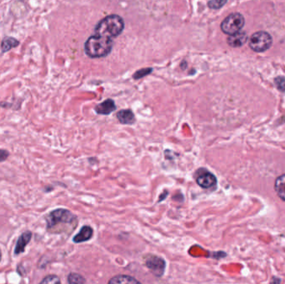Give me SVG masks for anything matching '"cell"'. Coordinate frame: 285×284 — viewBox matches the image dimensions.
I'll return each instance as SVG.
<instances>
[{
  "mask_svg": "<svg viewBox=\"0 0 285 284\" xmlns=\"http://www.w3.org/2000/svg\"><path fill=\"white\" fill-rule=\"evenodd\" d=\"M248 40V36L244 31H239V32L234 34V35H229L228 38V44L229 46L233 47V48H239V47L243 46V44H245L246 41Z\"/></svg>",
  "mask_w": 285,
  "mask_h": 284,
  "instance_id": "cell-9",
  "label": "cell"
},
{
  "mask_svg": "<svg viewBox=\"0 0 285 284\" xmlns=\"http://www.w3.org/2000/svg\"><path fill=\"white\" fill-rule=\"evenodd\" d=\"M93 235H94V229L90 226H84L79 231V233L74 236L73 241L75 243H84L90 240Z\"/></svg>",
  "mask_w": 285,
  "mask_h": 284,
  "instance_id": "cell-10",
  "label": "cell"
},
{
  "mask_svg": "<svg viewBox=\"0 0 285 284\" xmlns=\"http://www.w3.org/2000/svg\"><path fill=\"white\" fill-rule=\"evenodd\" d=\"M274 189L278 196L285 201V174L277 178L274 184Z\"/></svg>",
  "mask_w": 285,
  "mask_h": 284,
  "instance_id": "cell-15",
  "label": "cell"
},
{
  "mask_svg": "<svg viewBox=\"0 0 285 284\" xmlns=\"http://www.w3.org/2000/svg\"><path fill=\"white\" fill-rule=\"evenodd\" d=\"M47 229L53 233H72L78 226V218L70 211L59 208L48 215Z\"/></svg>",
  "mask_w": 285,
  "mask_h": 284,
  "instance_id": "cell-1",
  "label": "cell"
},
{
  "mask_svg": "<svg viewBox=\"0 0 285 284\" xmlns=\"http://www.w3.org/2000/svg\"><path fill=\"white\" fill-rule=\"evenodd\" d=\"M61 281L55 275H49L41 281V283H60Z\"/></svg>",
  "mask_w": 285,
  "mask_h": 284,
  "instance_id": "cell-18",
  "label": "cell"
},
{
  "mask_svg": "<svg viewBox=\"0 0 285 284\" xmlns=\"http://www.w3.org/2000/svg\"><path fill=\"white\" fill-rule=\"evenodd\" d=\"M115 110V103L113 99H106L95 107L96 113L101 115H108Z\"/></svg>",
  "mask_w": 285,
  "mask_h": 284,
  "instance_id": "cell-8",
  "label": "cell"
},
{
  "mask_svg": "<svg viewBox=\"0 0 285 284\" xmlns=\"http://www.w3.org/2000/svg\"><path fill=\"white\" fill-rule=\"evenodd\" d=\"M273 40L268 33L264 31L256 32L251 36L249 40V47L257 53L264 52L270 48Z\"/></svg>",
  "mask_w": 285,
  "mask_h": 284,
  "instance_id": "cell-4",
  "label": "cell"
},
{
  "mask_svg": "<svg viewBox=\"0 0 285 284\" xmlns=\"http://www.w3.org/2000/svg\"><path fill=\"white\" fill-rule=\"evenodd\" d=\"M244 25V18L243 15L234 13L229 15L222 22L221 30L224 34L232 35L239 32Z\"/></svg>",
  "mask_w": 285,
  "mask_h": 284,
  "instance_id": "cell-5",
  "label": "cell"
},
{
  "mask_svg": "<svg viewBox=\"0 0 285 284\" xmlns=\"http://www.w3.org/2000/svg\"><path fill=\"white\" fill-rule=\"evenodd\" d=\"M112 47L113 40L94 35L85 42L84 51L88 56L96 59L107 56L112 50Z\"/></svg>",
  "mask_w": 285,
  "mask_h": 284,
  "instance_id": "cell-3",
  "label": "cell"
},
{
  "mask_svg": "<svg viewBox=\"0 0 285 284\" xmlns=\"http://www.w3.org/2000/svg\"><path fill=\"white\" fill-rule=\"evenodd\" d=\"M68 282L70 284H83L86 282V280L79 273L71 272L68 277Z\"/></svg>",
  "mask_w": 285,
  "mask_h": 284,
  "instance_id": "cell-16",
  "label": "cell"
},
{
  "mask_svg": "<svg viewBox=\"0 0 285 284\" xmlns=\"http://www.w3.org/2000/svg\"><path fill=\"white\" fill-rule=\"evenodd\" d=\"M226 3L227 0H210L208 5L210 9L218 10V9L223 7Z\"/></svg>",
  "mask_w": 285,
  "mask_h": 284,
  "instance_id": "cell-17",
  "label": "cell"
},
{
  "mask_svg": "<svg viewBox=\"0 0 285 284\" xmlns=\"http://www.w3.org/2000/svg\"><path fill=\"white\" fill-rule=\"evenodd\" d=\"M109 284H133L140 283L139 281L134 277L128 276V275H117L115 277H112L109 281Z\"/></svg>",
  "mask_w": 285,
  "mask_h": 284,
  "instance_id": "cell-13",
  "label": "cell"
},
{
  "mask_svg": "<svg viewBox=\"0 0 285 284\" xmlns=\"http://www.w3.org/2000/svg\"><path fill=\"white\" fill-rule=\"evenodd\" d=\"M20 45V41L13 37H5L1 43V51L2 53H7L14 48Z\"/></svg>",
  "mask_w": 285,
  "mask_h": 284,
  "instance_id": "cell-14",
  "label": "cell"
},
{
  "mask_svg": "<svg viewBox=\"0 0 285 284\" xmlns=\"http://www.w3.org/2000/svg\"><path fill=\"white\" fill-rule=\"evenodd\" d=\"M10 156V153L7 150H0V163L4 162Z\"/></svg>",
  "mask_w": 285,
  "mask_h": 284,
  "instance_id": "cell-21",
  "label": "cell"
},
{
  "mask_svg": "<svg viewBox=\"0 0 285 284\" xmlns=\"http://www.w3.org/2000/svg\"><path fill=\"white\" fill-rule=\"evenodd\" d=\"M152 71V69H140V70H138V72H136L135 74H134V75H133V79H141L143 77L146 76L148 74H150Z\"/></svg>",
  "mask_w": 285,
  "mask_h": 284,
  "instance_id": "cell-19",
  "label": "cell"
},
{
  "mask_svg": "<svg viewBox=\"0 0 285 284\" xmlns=\"http://www.w3.org/2000/svg\"><path fill=\"white\" fill-rule=\"evenodd\" d=\"M145 266L155 277H161L165 274L166 262L162 257L150 254L145 258Z\"/></svg>",
  "mask_w": 285,
  "mask_h": 284,
  "instance_id": "cell-6",
  "label": "cell"
},
{
  "mask_svg": "<svg viewBox=\"0 0 285 284\" xmlns=\"http://www.w3.org/2000/svg\"><path fill=\"white\" fill-rule=\"evenodd\" d=\"M1 257H2V253H1V251H0V260H1Z\"/></svg>",
  "mask_w": 285,
  "mask_h": 284,
  "instance_id": "cell-22",
  "label": "cell"
},
{
  "mask_svg": "<svg viewBox=\"0 0 285 284\" xmlns=\"http://www.w3.org/2000/svg\"><path fill=\"white\" fill-rule=\"evenodd\" d=\"M124 23L120 16L109 15L98 23L95 27V35L113 40L123 32Z\"/></svg>",
  "mask_w": 285,
  "mask_h": 284,
  "instance_id": "cell-2",
  "label": "cell"
},
{
  "mask_svg": "<svg viewBox=\"0 0 285 284\" xmlns=\"http://www.w3.org/2000/svg\"><path fill=\"white\" fill-rule=\"evenodd\" d=\"M116 116H117L118 120L122 124H133L136 121L134 113L130 109H123V110L118 111Z\"/></svg>",
  "mask_w": 285,
  "mask_h": 284,
  "instance_id": "cell-12",
  "label": "cell"
},
{
  "mask_svg": "<svg viewBox=\"0 0 285 284\" xmlns=\"http://www.w3.org/2000/svg\"><path fill=\"white\" fill-rule=\"evenodd\" d=\"M31 238H32V233L30 231L22 233V235L20 236L16 243L15 249V254H20L25 252V247L28 243H30Z\"/></svg>",
  "mask_w": 285,
  "mask_h": 284,
  "instance_id": "cell-11",
  "label": "cell"
},
{
  "mask_svg": "<svg viewBox=\"0 0 285 284\" xmlns=\"http://www.w3.org/2000/svg\"><path fill=\"white\" fill-rule=\"evenodd\" d=\"M195 180L197 184H199V186L204 189H211L217 184L216 177L204 169L197 170Z\"/></svg>",
  "mask_w": 285,
  "mask_h": 284,
  "instance_id": "cell-7",
  "label": "cell"
},
{
  "mask_svg": "<svg viewBox=\"0 0 285 284\" xmlns=\"http://www.w3.org/2000/svg\"><path fill=\"white\" fill-rule=\"evenodd\" d=\"M275 84L277 88L282 92L285 91V78L283 77H277L275 79Z\"/></svg>",
  "mask_w": 285,
  "mask_h": 284,
  "instance_id": "cell-20",
  "label": "cell"
}]
</instances>
